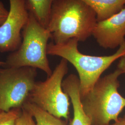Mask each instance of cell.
Listing matches in <instances>:
<instances>
[{"mask_svg":"<svg viewBox=\"0 0 125 125\" xmlns=\"http://www.w3.org/2000/svg\"><path fill=\"white\" fill-rule=\"evenodd\" d=\"M22 41L19 48L10 54L5 65L8 67H29L39 69L48 76L52 73L47 58L49 30L42 26L29 12L28 21L22 31Z\"/></svg>","mask_w":125,"mask_h":125,"instance_id":"obj_4","label":"cell"},{"mask_svg":"<svg viewBox=\"0 0 125 125\" xmlns=\"http://www.w3.org/2000/svg\"><path fill=\"white\" fill-rule=\"evenodd\" d=\"M92 35L104 49L119 47L125 40V7L110 18L96 23Z\"/></svg>","mask_w":125,"mask_h":125,"instance_id":"obj_8","label":"cell"},{"mask_svg":"<svg viewBox=\"0 0 125 125\" xmlns=\"http://www.w3.org/2000/svg\"><path fill=\"white\" fill-rule=\"evenodd\" d=\"M97 22L96 13L82 0H55L47 28L55 44L72 39L84 42L92 36Z\"/></svg>","mask_w":125,"mask_h":125,"instance_id":"obj_1","label":"cell"},{"mask_svg":"<svg viewBox=\"0 0 125 125\" xmlns=\"http://www.w3.org/2000/svg\"><path fill=\"white\" fill-rule=\"evenodd\" d=\"M117 69L121 72L123 74H125V56L121 58L117 65Z\"/></svg>","mask_w":125,"mask_h":125,"instance_id":"obj_16","label":"cell"},{"mask_svg":"<svg viewBox=\"0 0 125 125\" xmlns=\"http://www.w3.org/2000/svg\"><path fill=\"white\" fill-rule=\"evenodd\" d=\"M22 107L31 114L35 120L37 125H68L67 121L52 115L28 101L24 104Z\"/></svg>","mask_w":125,"mask_h":125,"instance_id":"obj_12","label":"cell"},{"mask_svg":"<svg viewBox=\"0 0 125 125\" xmlns=\"http://www.w3.org/2000/svg\"><path fill=\"white\" fill-rule=\"evenodd\" d=\"M68 62L62 58L45 80L36 82L27 101L66 121L70 118V97L63 91L62 83L68 72Z\"/></svg>","mask_w":125,"mask_h":125,"instance_id":"obj_5","label":"cell"},{"mask_svg":"<svg viewBox=\"0 0 125 125\" xmlns=\"http://www.w3.org/2000/svg\"><path fill=\"white\" fill-rule=\"evenodd\" d=\"M36 69L8 67L0 69V110L22 108L35 83Z\"/></svg>","mask_w":125,"mask_h":125,"instance_id":"obj_6","label":"cell"},{"mask_svg":"<svg viewBox=\"0 0 125 125\" xmlns=\"http://www.w3.org/2000/svg\"><path fill=\"white\" fill-rule=\"evenodd\" d=\"M79 41L72 39L62 44H48L47 54L65 59L75 68L78 74L81 97L93 88L106 71L117 60L125 56V40L115 53L96 56L82 53L78 49Z\"/></svg>","mask_w":125,"mask_h":125,"instance_id":"obj_2","label":"cell"},{"mask_svg":"<svg viewBox=\"0 0 125 125\" xmlns=\"http://www.w3.org/2000/svg\"><path fill=\"white\" fill-rule=\"evenodd\" d=\"M22 108H13L8 112L0 110V125H16Z\"/></svg>","mask_w":125,"mask_h":125,"instance_id":"obj_13","label":"cell"},{"mask_svg":"<svg viewBox=\"0 0 125 125\" xmlns=\"http://www.w3.org/2000/svg\"><path fill=\"white\" fill-rule=\"evenodd\" d=\"M122 74L117 69L101 77L90 91L81 97L83 109L91 125H108L119 118L125 107V98L118 91V79Z\"/></svg>","mask_w":125,"mask_h":125,"instance_id":"obj_3","label":"cell"},{"mask_svg":"<svg viewBox=\"0 0 125 125\" xmlns=\"http://www.w3.org/2000/svg\"><path fill=\"white\" fill-rule=\"evenodd\" d=\"M55 0H27V8L40 24L47 28L51 11Z\"/></svg>","mask_w":125,"mask_h":125,"instance_id":"obj_11","label":"cell"},{"mask_svg":"<svg viewBox=\"0 0 125 125\" xmlns=\"http://www.w3.org/2000/svg\"><path fill=\"white\" fill-rule=\"evenodd\" d=\"M3 65H5V62H3L0 61V66H2Z\"/></svg>","mask_w":125,"mask_h":125,"instance_id":"obj_18","label":"cell"},{"mask_svg":"<svg viewBox=\"0 0 125 125\" xmlns=\"http://www.w3.org/2000/svg\"><path fill=\"white\" fill-rule=\"evenodd\" d=\"M62 87L69 96L73 107V116L70 120V125H91L90 120L85 114L81 103L78 76L72 74L69 75L63 80Z\"/></svg>","mask_w":125,"mask_h":125,"instance_id":"obj_9","label":"cell"},{"mask_svg":"<svg viewBox=\"0 0 125 125\" xmlns=\"http://www.w3.org/2000/svg\"><path fill=\"white\" fill-rule=\"evenodd\" d=\"M124 117H125V115H124Z\"/></svg>","mask_w":125,"mask_h":125,"instance_id":"obj_19","label":"cell"},{"mask_svg":"<svg viewBox=\"0 0 125 125\" xmlns=\"http://www.w3.org/2000/svg\"><path fill=\"white\" fill-rule=\"evenodd\" d=\"M8 17L0 26V52H13L22 42L23 29L29 17L27 0H9Z\"/></svg>","mask_w":125,"mask_h":125,"instance_id":"obj_7","label":"cell"},{"mask_svg":"<svg viewBox=\"0 0 125 125\" xmlns=\"http://www.w3.org/2000/svg\"><path fill=\"white\" fill-rule=\"evenodd\" d=\"M96 13L97 22L104 21L121 11L125 0H82Z\"/></svg>","mask_w":125,"mask_h":125,"instance_id":"obj_10","label":"cell"},{"mask_svg":"<svg viewBox=\"0 0 125 125\" xmlns=\"http://www.w3.org/2000/svg\"><path fill=\"white\" fill-rule=\"evenodd\" d=\"M16 125H37L31 114L22 107L21 112L16 122Z\"/></svg>","mask_w":125,"mask_h":125,"instance_id":"obj_14","label":"cell"},{"mask_svg":"<svg viewBox=\"0 0 125 125\" xmlns=\"http://www.w3.org/2000/svg\"><path fill=\"white\" fill-rule=\"evenodd\" d=\"M108 125H125V117H119L117 121H114L113 123H110Z\"/></svg>","mask_w":125,"mask_h":125,"instance_id":"obj_17","label":"cell"},{"mask_svg":"<svg viewBox=\"0 0 125 125\" xmlns=\"http://www.w3.org/2000/svg\"><path fill=\"white\" fill-rule=\"evenodd\" d=\"M9 14V10H7L3 2L0 0V26L4 23Z\"/></svg>","mask_w":125,"mask_h":125,"instance_id":"obj_15","label":"cell"}]
</instances>
